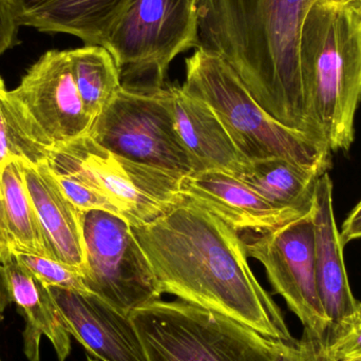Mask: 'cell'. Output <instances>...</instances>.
I'll return each mask as SVG.
<instances>
[{"label":"cell","instance_id":"cell-34","mask_svg":"<svg viewBox=\"0 0 361 361\" xmlns=\"http://www.w3.org/2000/svg\"><path fill=\"white\" fill-rule=\"evenodd\" d=\"M87 360H88V361H102L97 360V358L93 357V356L89 355V354L88 356H87Z\"/></svg>","mask_w":361,"mask_h":361},{"label":"cell","instance_id":"cell-37","mask_svg":"<svg viewBox=\"0 0 361 361\" xmlns=\"http://www.w3.org/2000/svg\"><path fill=\"white\" fill-rule=\"evenodd\" d=\"M360 311H361V310H360Z\"/></svg>","mask_w":361,"mask_h":361},{"label":"cell","instance_id":"cell-25","mask_svg":"<svg viewBox=\"0 0 361 361\" xmlns=\"http://www.w3.org/2000/svg\"><path fill=\"white\" fill-rule=\"evenodd\" d=\"M273 361H328L324 339L303 330L300 339H271Z\"/></svg>","mask_w":361,"mask_h":361},{"label":"cell","instance_id":"cell-17","mask_svg":"<svg viewBox=\"0 0 361 361\" xmlns=\"http://www.w3.org/2000/svg\"><path fill=\"white\" fill-rule=\"evenodd\" d=\"M21 167L27 192L55 260L82 273L86 255L80 210L66 197L47 163L39 166L21 163Z\"/></svg>","mask_w":361,"mask_h":361},{"label":"cell","instance_id":"cell-10","mask_svg":"<svg viewBox=\"0 0 361 361\" xmlns=\"http://www.w3.org/2000/svg\"><path fill=\"white\" fill-rule=\"evenodd\" d=\"M243 241L248 256L263 265L276 294L298 317L303 330L324 339L331 322L318 295L311 212L269 231H248Z\"/></svg>","mask_w":361,"mask_h":361},{"label":"cell","instance_id":"cell-8","mask_svg":"<svg viewBox=\"0 0 361 361\" xmlns=\"http://www.w3.org/2000/svg\"><path fill=\"white\" fill-rule=\"evenodd\" d=\"M118 156L177 175L195 173L176 125L171 87H121L89 135Z\"/></svg>","mask_w":361,"mask_h":361},{"label":"cell","instance_id":"cell-28","mask_svg":"<svg viewBox=\"0 0 361 361\" xmlns=\"http://www.w3.org/2000/svg\"><path fill=\"white\" fill-rule=\"evenodd\" d=\"M13 257H14V241L8 228L1 187H0V263L4 264Z\"/></svg>","mask_w":361,"mask_h":361},{"label":"cell","instance_id":"cell-36","mask_svg":"<svg viewBox=\"0 0 361 361\" xmlns=\"http://www.w3.org/2000/svg\"><path fill=\"white\" fill-rule=\"evenodd\" d=\"M360 310H361V302H360Z\"/></svg>","mask_w":361,"mask_h":361},{"label":"cell","instance_id":"cell-32","mask_svg":"<svg viewBox=\"0 0 361 361\" xmlns=\"http://www.w3.org/2000/svg\"><path fill=\"white\" fill-rule=\"evenodd\" d=\"M354 4L357 6L358 11H360L361 15V0H356V1H354Z\"/></svg>","mask_w":361,"mask_h":361},{"label":"cell","instance_id":"cell-9","mask_svg":"<svg viewBox=\"0 0 361 361\" xmlns=\"http://www.w3.org/2000/svg\"><path fill=\"white\" fill-rule=\"evenodd\" d=\"M89 292L123 314L160 300L158 280L130 224L104 210L80 212Z\"/></svg>","mask_w":361,"mask_h":361},{"label":"cell","instance_id":"cell-6","mask_svg":"<svg viewBox=\"0 0 361 361\" xmlns=\"http://www.w3.org/2000/svg\"><path fill=\"white\" fill-rule=\"evenodd\" d=\"M53 175L78 180L107 197L131 226L147 224L183 199V176L128 160L90 135L54 146L48 162Z\"/></svg>","mask_w":361,"mask_h":361},{"label":"cell","instance_id":"cell-26","mask_svg":"<svg viewBox=\"0 0 361 361\" xmlns=\"http://www.w3.org/2000/svg\"><path fill=\"white\" fill-rule=\"evenodd\" d=\"M53 176L59 182V186L63 189L66 197L80 212L104 210V212H111V214L121 216L120 212L116 209V206L107 197H104L103 195L97 192L94 189L90 188V187L78 182V180L65 177V176Z\"/></svg>","mask_w":361,"mask_h":361},{"label":"cell","instance_id":"cell-15","mask_svg":"<svg viewBox=\"0 0 361 361\" xmlns=\"http://www.w3.org/2000/svg\"><path fill=\"white\" fill-rule=\"evenodd\" d=\"M173 114L180 140L192 160L195 173L220 171L241 179L252 169L216 114L182 87H171Z\"/></svg>","mask_w":361,"mask_h":361},{"label":"cell","instance_id":"cell-31","mask_svg":"<svg viewBox=\"0 0 361 361\" xmlns=\"http://www.w3.org/2000/svg\"><path fill=\"white\" fill-rule=\"evenodd\" d=\"M333 1L341 2V4H350V2L356 1V0H333Z\"/></svg>","mask_w":361,"mask_h":361},{"label":"cell","instance_id":"cell-1","mask_svg":"<svg viewBox=\"0 0 361 361\" xmlns=\"http://www.w3.org/2000/svg\"><path fill=\"white\" fill-rule=\"evenodd\" d=\"M131 229L162 294L226 316L267 338H294L252 273L239 231L214 212L184 197L166 214Z\"/></svg>","mask_w":361,"mask_h":361},{"label":"cell","instance_id":"cell-11","mask_svg":"<svg viewBox=\"0 0 361 361\" xmlns=\"http://www.w3.org/2000/svg\"><path fill=\"white\" fill-rule=\"evenodd\" d=\"M10 93L42 128L53 147L88 135L94 123L80 99L70 51L44 53Z\"/></svg>","mask_w":361,"mask_h":361},{"label":"cell","instance_id":"cell-13","mask_svg":"<svg viewBox=\"0 0 361 361\" xmlns=\"http://www.w3.org/2000/svg\"><path fill=\"white\" fill-rule=\"evenodd\" d=\"M180 191L239 233H262L307 214L274 207L245 183L220 171L184 176Z\"/></svg>","mask_w":361,"mask_h":361},{"label":"cell","instance_id":"cell-7","mask_svg":"<svg viewBox=\"0 0 361 361\" xmlns=\"http://www.w3.org/2000/svg\"><path fill=\"white\" fill-rule=\"evenodd\" d=\"M200 0H131L105 48L122 86L162 88L171 61L199 46Z\"/></svg>","mask_w":361,"mask_h":361},{"label":"cell","instance_id":"cell-20","mask_svg":"<svg viewBox=\"0 0 361 361\" xmlns=\"http://www.w3.org/2000/svg\"><path fill=\"white\" fill-rule=\"evenodd\" d=\"M52 148L44 131L10 91L0 92V176L10 163L44 164Z\"/></svg>","mask_w":361,"mask_h":361},{"label":"cell","instance_id":"cell-5","mask_svg":"<svg viewBox=\"0 0 361 361\" xmlns=\"http://www.w3.org/2000/svg\"><path fill=\"white\" fill-rule=\"evenodd\" d=\"M148 361H273L271 339L183 300H157L130 314Z\"/></svg>","mask_w":361,"mask_h":361},{"label":"cell","instance_id":"cell-22","mask_svg":"<svg viewBox=\"0 0 361 361\" xmlns=\"http://www.w3.org/2000/svg\"><path fill=\"white\" fill-rule=\"evenodd\" d=\"M73 78L87 114L93 121L122 87L120 70L104 46L85 44L70 50Z\"/></svg>","mask_w":361,"mask_h":361},{"label":"cell","instance_id":"cell-24","mask_svg":"<svg viewBox=\"0 0 361 361\" xmlns=\"http://www.w3.org/2000/svg\"><path fill=\"white\" fill-rule=\"evenodd\" d=\"M326 356L341 361L361 360V311L332 324L324 337Z\"/></svg>","mask_w":361,"mask_h":361},{"label":"cell","instance_id":"cell-33","mask_svg":"<svg viewBox=\"0 0 361 361\" xmlns=\"http://www.w3.org/2000/svg\"><path fill=\"white\" fill-rule=\"evenodd\" d=\"M4 90H6V88H4V80H2L1 78H0V92H2V91Z\"/></svg>","mask_w":361,"mask_h":361},{"label":"cell","instance_id":"cell-35","mask_svg":"<svg viewBox=\"0 0 361 361\" xmlns=\"http://www.w3.org/2000/svg\"><path fill=\"white\" fill-rule=\"evenodd\" d=\"M328 361H341V360H330V358H328ZM353 361H361V360H353Z\"/></svg>","mask_w":361,"mask_h":361},{"label":"cell","instance_id":"cell-27","mask_svg":"<svg viewBox=\"0 0 361 361\" xmlns=\"http://www.w3.org/2000/svg\"><path fill=\"white\" fill-rule=\"evenodd\" d=\"M19 25L13 0H0V55L18 44Z\"/></svg>","mask_w":361,"mask_h":361},{"label":"cell","instance_id":"cell-2","mask_svg":"<svg viewBox=\"0 0 361 361\" xmlns=\"http://www.w3.org/2000/svg\"><path fill=\"white\" fill-rule=\"evenodd\" d=\"M315 1L200 0L197 49L229 63L276 121L326 143L307 110L299 57L303 23Z\"/></svg>","mask_w":361,"mask_h":361},{"label":"cell","instance_id":"cell-19","mask_svg":"<svg viewBox=\"0 0 361 361\" xmlns=\"http://www.w3.org/2000/svg\"><path fill=\"white\" fill-rule=\"evenodd\" d=\"M319 173L288 159L274 157L252 161L242 182L279 209L309 214Z\"/></svg>","mask_w":361,"mask_h":361},{"label":"cell","instance_id":"cell-21","mask_svg":"<svg viewBox=\"0 0 361 361\" xmlns=\"http://www.w3.org/2000/svg\"><path fill=\"white\" fill-rule=\"evenodd\" d=\"M0 187L14 252L54 259L27 192L20 162L10 163L0 176ZM55 260V259H54Z\"/></svg>","mask_w":361,"mask_h":361},{"label":"cell","instance_id":"cell-16","mask_svg":"<svg viewBox=\"0 0 361 361\" xmlns=\"http://www.w3.org/2000/svg\"><path fill=\"white\" fill-rule=\"evenodd\" d=\"M17 23L105 46L131 0H13Z\"/></svg>","mask_w":361,"mask_h":361},{"label":"cell","instance_id":"cell-4","mask_svg":"<svg viewBox=\"0 0 361 361\" xmlns=\"http://www.w3.org/2000/svg\"><path fill=\"white\" fill-rule=\"evenodd\" d=\"M182 89L214 111L250 162L279 157L319 175L330 171L332 150L328 144L288 128L269 116L222 57L197 49L186 59Z\"/></svg>","mask_w":361,"mask_h":361},{"label":"cell","instance_id":"cell-23","mask_svg":"<svg viewBox=\"0 0 361 361\" xmlns=\"http://www.w3.org/2000/svg\"><path fill=\"white\" fill-rule=\"evenodd\" d=\"M14 257L36 279L48 288H63L82 294L90 293L85 284L82 271L76 267L27 252H14Z\"/></svg>","mask_w":361,"mask_h":361},{"label":"cell","instance_id":"cell-3","mask_svg":"<svg viewBox=\"0 0 361 361\" xmlns=\"http://www.w3.org/2000/svg\"><path fill=\"white\" fill-rule=\"evenodd\" d=\"M299 57L312 121L332 152H348L361 102V15L356 4L316 0L303 23Z\"/></svg>","mask_w":361,"mask_h":361},{"label":"cell","instance_id":"cell-12","mask_svg":"<svg viewBox=\"0 0 361 361\" xmlns=\"http://www.w3.org/2000/svg\"><path fill=\"white\" fill-rule=\"evenodd\" d=\"M70 335L102 361H148L130 315L92 293L49 288Z\"/></svg>","mask_w":361,"mask_h":361},{"label":"cell","instance_id":"cell-29","mask_svg":"<svg viewBox=\"0 0 361 361\" xmlns=\"http://www.w3.org/2000/svg\"><path fill=\"white\" fill-rule=\"evenodd\" d=\"M341 238L345 246L349 242L361 239V199L343 223Z\"/></svg>","mask_w":361,"mask_h":361},{"label":"cell","instance_id":"cell-14","mask_svg":"<svg viewBox=\"0 0 361 361\" xmlns=\"http://www.w3.org/2000/svg\"><path fill=\"white\" fill-rule=\"evenodd\" d=\"M311 218L315 231V267L318 295L331 326L357 313L360 302L350 288L341 231L333 207V182L329 173L316 182Z\"/></svg>","mask_w":361,"mask_h":361},{"label":"cell","instance_id":"cell-18","mask_svg":"<svg viewBox=\"0 0 361 361\" xmlns=\"http://www.w3.org/2000/svg\"><path fill=\"white\" fill-rule=\"evenodd\" d=\"M4 267L13 302L27 322L25 345L27 358L39 361V341L44 335L52 343L59 360L65 361L71 352V335L48 286L36 279L15 257Z\"/></svg>","mask_w":361,"mask_h":361},{"label":"cell","instance_id":"cell-30","mask_svg":"<svg viewBox=\"0 0 361 361\" xmlns=\"http://www.w3.org/2000/svg\"><path fill=\"white\" fill-rule=\"evenodd\" d=\"M11 302H13V300L8 276H6L4 264L0 263V322H1L4 310Z\"/></svg>","mask_w":361,"mask_h":361}]
</instances>
